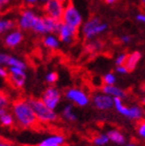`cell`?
I'll list each match as a JSON object with an SVG mask.
<instances>
[{
  "label": "cell",
  "mask_w": 145,
  "mask_h": 146,
  "mask_svg": "<svg viewBox=\"0 0 145 146\" xmlns=\"http://www.w3.org/2000/svg\"><path fill=\"white\" fill-rule=\"evenodd\" d=\"M7 68H23V70H26V63L23 60L19 59L18 57L16 56H11L9 55V61H7V65H6Z\"/></svg>",
  "instance_id": "cell-23"
},
{
  "label": "cell",
  "mask_w": 145,
  "mask_h": 146,
  "mask_svg": "<svg viewBox=\"0 0 145 146\" xmlns=\"http://www.w3.org/2000/svg\"><path fill=\"white\" fill-rule=\"evenodd\" d=\"M9 58V54L7 53H0V64L3 66L7 65V61Z\"/></svg>",
  "instance_id": "cell-33"
},
{
  "label": "cell",
  "mask_w": 145,
  "mask_h": 146,
  "mask_svg": "<svg viewBox=\"0 0 145 146\" xmlns=\"http://www.w3.org/2000/svg\"><path fill=\"white\" fill-rule=\"evenodd\" d=\"M144 91H145V90H144Z\"/></svg>",
  "instance_id": "cell-48"
},
{
  "label": "cell",
  "mask_w": 145,
  "mask_h": 146,
  "mask_svg": "<svg viewBox=\"0 0 145 146\" xmlns=\"http://www.w3.org/2000/svg\"><path fill=\"white\" fill-rule=\"evenodd\" d=\"M108 29V25L106 23H103L100 18L92 17L82 24L81 32L83 37L86 40H92L95 37H98L102 33Z\"/></svg>",
  "instance_id": "cell-4"
},
{
  "label": "cell",
  "mask_w": 145,
  "mask_h": 146,
  "mask_svg": "<svg viewBox=\"0 0 145 146\" xmlns=\"http://www.w3.org/2000/svg\"><path fill=\"white\" fill-rule=\"evenodd\" d=\"M126 57H128V54H126V53L119 54V55L115 58V64H116V66H118V65H124Z\"/></svg>",
  "instance_id": "cell-31"
},
{
  "label": "cell",
  "mask_w": 145,
  "mask_h": 146,
  "mask_svg": "<svg viewBox=\"0 0 145 146\" xmlns=\"http://www.w3.org/2000/svg\"><path fill=\"white\" fill-rule=\"evenodd\" d=\"M118 0H105V2L107 3V4H110V5H111V4H114L115 2H117Z\"/></svg>",
  "instance_id": "cell-41"
},
{
  "label": "cell",
  "mask_w": 145,
  "mask_h": 146,
  "mask_svg": "<svg viewBox=\"0 0 145 146\" xmlns=\"http://www.w3.org/2000/svg\"><path fill=\"white\" fill-rule=\"evenodd\" d=\"M17 22L11 19H4L0 17V36L16 28Z\"/></svg>",
  "instance_id": "cell-17"
},
{
  "label": "cell",
  "mask_w": 145,
  "mask_h": 146,
  "mask_svg": "<svg viewBox=\"0 0 145 146\" xmlns=\"http://www.w3.org/2000/svg\"><path fill=\"white\" fill-rule=\"evenodd\" d=\"M143 116V110L139 106H132L130 107L128 118L131 120H140Z\"/></svg>",
  "instance_id": "cell-22"
},
{
  "label": "cell",
  "mask_w": 145,
  "mask_h": 146,
  "mask_svg": "<svg viewBox=\"0 0 145 146\" xmlns=\"http://www.w3.org/2000/svg\"><path fill=\"white\" fill-rule=\"evenodd\" d=\"M137 132H138V135L145 140V121H141V122L138 124Z\"/></svg>",
  "instance_id": "cell-32"
},
{
  "label": "cell",
  "mask_w": 145,
  "mask_h": 146,
  "mask_svg": "<svg viewBox=\"0 0 145 146\" xmlns=\"http://www.w3.org/2000/svg\"><path fill=\"white\" fill-rule=\"evenodd\" d=\"M43 45L50 50H58L60 47V40L58 36L54 33H48L45 34V36L43 38Z\"/></svg>",
  "instance_id": "cell-15"
},
{
  "label": "cell",
  "mask_w": 145,
  "mask_h": 146,
  "mask_svg": "<svg viewBox=\"0 0 145 146\" xmlns=\"http://www.w3.org/2000/svg\"><path fill=\"white\" fill-rule=\"evenodd\" d=\"M58 73L57 72H49L46 74L45 80L49 85H54L56 82L58 81Z\"/></svg>",
  "instance_id": "cell-26"
},
{
  "label": "cell",
  "mask_w": 145,
  "mask_h": 146,
  "mask_svg": "<svg viewBox=\"0 0 145 146\" xmlns=\"http://www.w3.org/2000/svg\"><path fill=\"white\" fill-rule=\"evenodd\" d=\"M115 70H116V73L119 74V75H126V74L128 73V68H126V65H118V66H116Z\"/></svg>",
  "instance_id": "cell-34"
},
{
  "label": "cell",
  "mask_w": 145,
  "mask_h": 146,
  "mask_svg": "<svg viewBox=\"0 0 145 146\" xmlns=\"http://www.w3.org/2000/svg\"><path fill=\"white\" fill-rule=\"evenodd\" d=\"M114 108L116 109L119 114H121L124 117L128 116V111H130V107H126V105L123 104V102L121 98H114Z\"/></svg>",
  "instance_id": "cell-21"
},
{
  "label": "cell",
  "mask_w": 145,
  "mask_h": 146,
  "mask_svg": "<svg viewBox=\"0 0 145 146\" xmlns=\"http://www.w3.org/2000/svg\"><path fill=\"white\" fill-rule=\"evenodd\" d=\"M30 106L33 109L35 116L37 118L39 122L45 124H50L54 123L58 120V115L54 110H51L50 108H48L41 98H27Z\"/></svg>",
  "instance_id": "cell-3"
},
{
  "label": "cell",
  "mask_w": 145,
  "mask_h": 146,
  "mask_svg": "<svg viewBox=\"0 0 145 146\" xmlns=\"http://www.w3.org/2000/svg\"><path fill=\"white\" fill-rule=\"evenodd\" d=\"M24 40V33L19 28H15L3 35V45L6 48L14 49L19 47Z\"/></svg>",
  "instance_id": "cell-11"
},
{
  "label": "cell",
  "mask_w": 145,
  "mask_h": 146,
  "mask_svg": "<svg viewBox=\"0 0 145 146\" xmlns=\"http://www.w3.org/2000/svg\"><path fill=\"white\" fill-rule=\"evenodd\" d=\"M0 78L1 79H7L9 78V70H6L5 66L0 64Z\"/></svg>",
  "instance_id": "cell-35"
},
{
  "label": "cell",
  "mask_w": 145,
  "mask_h": 146,
  "mask_svg": "<svg viewBox=\"0 0 145 146\" xmlns=\"http://www.w3.org/2000/svg\"><path fill=\"white\" fill-rule=\"evenodd\" d=\"M44 22H45L47 34L57 33V31H58V29H59V26L61 24V21H57V20H54L49 17H45V16H44Z\"/></svg>",
  "instance_id": "cell-19"
},
{
  "label": "cell",
  "mask_w": 145,
  "mask_h": 146,
  "mask_svg": "<svg viewBox=\"0 0 145 146\" xmlns=\"http://www.w3.org/2000/svg\"><path fill=\"white\" fill-rule=\"evenodd\" d=\"M7 112H9V111H7L6 108H0V118L2 117L4 114H6Z\"/></svg>",
  "instance_id": "cell-40"
},
{
  "label": "cell",
  "mask_w": 145,
  "mask_h": 146,
  "mask_svg": "<svg viewBox=\"0 0 145 146\" xmlns=\"http://www.w3.org/2000/svg\"><path fill=\"white\" fill-rule=\"evenodd\" d=\"M141 2H142L143 4H144V5H145V0H141Z\"/></svg>",
  "instance_id": "cell-46"
},
{
  "label": "cell",
  "mask_w": 145,
  "mask_h": 146,
  "mask_svg": "<svg viewBox=\"0 0 145 146\" xmlns=\"http://www.w3.org/2000/svg\"><path fill=\"white\" fill-rule=\"evenodd\" d=\"M103 83L106 85H115L116 83V77L113 73H107L103 77Z\"/></svg>",
  "instance_id": "cell-27"
},
{
  "label": "cell",
  "mask_w": 145,
  "mask_h": 146,
  "mask_svg": "<svg viewBox=\"0 0 145 146\" xmlns=\"http://www.w3.org/2000/svg\"><path fill=\"white\" fill-rule=\"evenodd\" d=\"M9 105V98L5 93H0V108H6Z\"/></svg>",
  "instance_id": "cell-30"
},
{
  "label": "cell",
  "mask_w": 145,
  "mask_h": 146,
  "mask_svg": "<svg viewBox=\"0 0 145 146\" xmlns=\"http://www.w3.org/2000/svg\"><path fill=\"white\" fill-rule=\"evenodd\" d=\"M61 116L63 117V119H65L69 122H75L78 119L77 114H76L75 110H74V105L72 104H67L64 106L61 111Z\"/></svg>",
  "instance_id": "cell-18"
},
{
  "label": "cell",
  "mask_w": 145,
  "mask_h": 146,
  "mask_svg": "<svg viewBox=\"0 0 145 146\" xmlns=\"http://www.w3.org/2000/svg\"><path fill=\"white\" fill-rule=\"evenodd\" d=\"M141 57H142V55H141V53L138 52V51H135L133 53L128 54V57H126L124 65H126V68H128V72H132V70H134L135 68H136V66L138 65V63H139Z\"/></svg>",
  "instance_id": "cell-16"
},
{
  "label": "cell",
  "mask_w": 145,
  "mask_h": 146,
  "mask_svg": "<svg viewBox=\"0 0 145 146\" xmlns=\"http://www.w3.org/2000/svg\"><path fill=\"white\" fill-rule=\"evenodd\" d=\"M0 146H13V145H11V143L7 142V141L0 139Z\"/></svg>",
  "instance_id": "cell-39"
},
{
  "label": "cell",
  "mask_w": 145,
  "mask_h": 146,
  "mask_svg": "<svg viewBox=\"0 0 145 146\" xmlns=\"http://www.w3.org/2000/svg\"><path fill=\"white\" fill-rule=\"evenodd\" d=\"M109 141H110V139H109L107 134H100V135L93 138L92 142H93V144L96 146H104V145H106Z\"/></svg>",
  "instance_id": "cell-25"
},
{
  "label": "cell",
  "mask_w": 145,
  "mask_h": 146,
  "mask_svg": "<svg viewBox=\"0 0 145 146\" xmlns=\"http://www.w3.org/2000/svg\"><path fill=\"white\" fill-rule=\"evenodd\" d=\"M17 27L22 31H32L33 33L44 35L47 34L44 16L37 14L33 9L26 7L20 11L17 19Z\"/></svg>",
  "instance_id": "cell-1"
},
{
  "label": "cell",
  "mask_w": 145,
  "mask_h": 146,
  "mask_svg": "<svg viewBox=\"0 0 145 146\" xmlns=\"http://www.w3.org/2000/svg\"><path fill=\"white\" fill-rule=\"evenodd\" d=\"M64 96L71 104L78 107H86L90 103V96L83 89L77 87H71L64 92Z\"/></svg>",
  "instance_id": "cell-6"
},
{
  "label": "cell",
  "mask_w": 145,
  "mask_h": 146,
  "mask_svg": "<svg viewBox=\"0 0 145 146\" xmlns=\"http://www.w3.org/2000/svg\"><path fill=\"white\" fill-rule=\"evenodd\" d=\"M15 122L16 121H15L14 116L9 112H7L6 114H4L2 117L0 118V124L4 127H11L15 124Z\"/></svg>",
  "instance_id": "cell-24"
},
{
  "label": "cell",
  "mask_w": 145,
  "mask_h": 146,
  "mask_svg": "<svg viewBox=\"0 0 145 146\" xmlns=\"http://www.w3.org/2000/svg\"><path fill=\"white\" fill-rule=\"evenodd\" d=\"M64 143H65V137L60 134H55L45 138L36 146H63Z\"/></svg>",
  "instance_id": "cell-13"
},
{
  "label": "cell",
  "mask_w": 145,
  "mask_h": 146,
  "mask_svg": "<svg viewBox=\"0 0 145 146\" xmlns=\"http://www.w3.org/2000/svg\"><path fill=\"white\" fill-rule=\"evenodd\" d=\"M61 22L70 26H72V27H75L77 29L80 28L82 24L84 23L82 14L71 1L65 4Z\"/></svg>",
  "instance_id": "cell-5"
},
{
  "label": "cell",
  "mask_w": 145,
  "mask_h": 146,
  "mask_svg": "<svg viewBox=\"0 0 145 146\" xmlns=\"http://www.w3.org/2000/svg\"><path fill=\"white\" fill-rule=\"evenodd\" d=\"M7 70H9L7 80L9 81V84L14 88H18V89L24 87V85L26 83V78H27L25 70L11 66V68H7Z\"/></svg>",
  "instance_id": "cell-10"
},
{
  "label": "cell",
  "mask_w": 145,
  "mask_h": 146,
  "mask_svg": "<svg viewBox=\"0 0 145 146\" xmlns=\"http://www.w3.org/2000/svg\"><path fill=\"white\" fill-rule=\"evenodd\" d=\"M59 1H61V2L64 3V4H67V2H70V0H59Z\"/></svg>",
  "instance_id": "cell-44"
},
{
  "label": "cell",
  "mask_w": 145,
  "mask_h": 146,
  "mask_svg": "<svg viewBox=\"0 0 145 146\" xmlns=\"http://www.w3.org/2000/svg\"><path fill=\"white\" fill-rule=\"evenodd\" d=\"M107 135H108L110 141L113 142V143L119 144V145H122V144L126 143V138H124V136L119 131H117V129H110L107 133Z\"/></svg>",
  "instance_id": "cell-20"
},
{
  "label": "cell",
  "mask_w": 145,
  "mask_h": 146,
  "mask_svg": "<svg viewBox=\"0 0 145 146\" xmlns=\"http://www.w3.org/2000/svg\"><path fill=\"white\" fill-rule=\"evenodd\" d=\"M137 21H139L141 23H144L145 24V14H138L136 16Z\"/></svg>",
  "instance_id": "cell-38"
},
{
  "label": "cell",
  "mask_w": 145,
  "mask_h": 146,
  "mask_svg": "<svg viewBox=\"0 0 145 146\" xmlns=\"http://www.w3.org/2000/svg\"><path fill=\"white\" fill-rule=\"evenodd\" d=\"M62 94L60 92V90L57 87H55L54 85H50L49 87L45 89V91L42 93L41 100L43 103L47 106L48 108H50L51 110L55 111L58 108L60 102H61Z\"/></svg>",
  "instance_id": "cell-7"
},
{
  "label": "cell",
  "mask_w": 145,
  "mask_h": 146,
  "mask_svg": "<svg viewBox=\"0 0 145 146\" xmlns=\"http://www.w3.org/2000/svg\"><path fill=\"white\" fill-rule=\"evenodd\" d=\"M120 40H121L123 44H128V42L132 40V37L130 36V35H128V34H124V35H122V36L120 37Z\"/></svg>",
  "instance_id": "cell-37"
},
{
  "label": "cell",
  "mask_w": 145,
  "mask_h": 146,
  "mask_svg": "<svg viewBox=\"0 0 145 146\" xmlns=\"http://www.w3.org/2000/svg\"><path fill=\"white\" fill-rule=\"evenodd\" d=\"M15 0H0V14H4L9 7L13 6Z\"/></svg>",
  "instance_id": "cell-28"
},
{
  "label": "cell",
  "mask_w": 145,
  "mask_h": 146,
  "mask_svg": "<svg viewBox=\"0 0 145 146\" xmlns=\"http://www.w3.org/2000/svg\"><path fill=\"white\" fill-rule=\"evenodd\" d=\"M22 1L27 7H32V6H35L37 3H39V0H22Z\"/></svg>",
  "instance_id": "cell-36"
},
{
  "label": "cell",
  "mask_w": 145,
  "mask_h": 146,
  "mask_svg": "<svg viewBox=\"0 0 145 146\" xmlns=\"http://www.w3.org/2000/svg\"><path fill=\"white\" fill-rule=\"evenodd\" d=\"M92 105L98 110H109L114 107V98L107 96L105 93H94L91 98Z\"/></svg>",
  "instance_id": "cell-12"
},
{
  "label": "cell",
  "mask_w": 145,
  "mask_h": 146,
  "mask_svg": "<svg viewBox=\"0 0 145 146\" xmlns=\"http://www.w3.org/2000/svg\"><path fill=\"white\" fill-rule=\"evenodd\" d=\"M0 93H1V91H0Z\"/></svg>",
  "instance_id": "cell-47"
},
{
  "label": "cell",
  "mask_w": 145,
  "mask_h": 146,
  "mask_svg": "<svg viewBox=\"0 0 145 146\" xmlns=\"http://www.w3.org/2000/svg\"><path fill=\"white\" fill-rule=\"evenodd\" d=\"M100 47H102V44L100 42H90L88 45H87L86 49L90 52H96L98 50H100Z\"/></svg>",
  "instance_id": "cell-29"
},
{
  "label": "cell",
  "mask_w": 145,
  "mask_h": 146,
  "mask_svg": "<svg viewBox=\"0 0 145 146\" xmlns=\"http://www.w3.org/2000/svg\"><path fill=\"white\" fill-rule=\"evenodd\" d=\"M56 34H57L60 42L64 45H72L76 42V38L78 35V29L61 22Z\"/></svg>",
  "instance_id": "cell-9"
},
{
  "label": "cell",
  "mask_w": 145,
  "mask_h": 146,
  "mask_svg": "<svg viewBox=\"0 0 145 146\" xmlns=\"http://www.w3.org/2000/svg\"><path fill=\"white\" fill-rule=\"evenodd\" d=\"M124 146H136V144L133 143V142H130V143H126Z\"/></svg>",
  "instance_id": "cell-43"
},
{
  "label": "cell",
  "mask_w": 145,
  "mask_h": 146,
  "mask_svg": "<svg viewBox=\"0 0 145 146\" xmlns=\"http://www.w3.org/2000/svg\"><path fill=\"white\" fill-rule=\"evenodd\" d=\"M100 91L107 96H110L112 98H124L126 96V93L124 92V90L121 88L115 86V85H106L104 84L100 87Z\"/></svg>",
  "instance_id": "cell-14"
},
{
  "label": "cell",
  "mask_w": 145,
  "mask_h": 146,
  "mask_svg": "<svg viewBox=\"0 0 145 146\" xmlns=\"http://www.w3.org/2000/svg\"><path fill=\"white\" fill-rule=\"evenodd\" d=\"M11 114L16 123L22 129H31L39 122L28 100H18L11 104Z\"/></svg>",
  "instance_id": "cell-2"
},
{
  "label": "cell",
  "mask_w": 145,
  "mask_h": 146,
  "mask_svg": "<svg viewBox=\"0 0 145 146\" xmlns=\"http://www.w3.org/2000/svg\"><path fill=\"white\" fill-rule=\"evenodd\" d=\"M142 104L145 106V98H142Z\"/></svg>",
  "instance_id": "cell-45"
},
{
  "label": "cell",
  "mask_w": 145,
  "mask_h": 146,
  "mask_svg": "<svg viewBox=\"0 0 145 146\" xmlns=\"http://www.w3.org/2000/svg\"><path fill=\"white\" fill-rule=\"evenodd\" d=\"M48 1H50V0H39V3H41V4H45V3H47Z\"/></svg>",
  "instance_id": "cell-42"
},
{
  "label": "cell",
  "mask_w": 145,
  "mask_h": 146,
  "mask_svg": "<svg viewBox=\"0 0 145 146\" xmlns=\"http://www.w3.org/2000/svg\"><path fill=\"white\" fill-rule=\"evenodd\" d=\"M65 4L59 0H50L42 5L43 16L52 18L57 21H61Z\"/></svg>",
  "instance_id": "cell-8"
}]
</instances>
